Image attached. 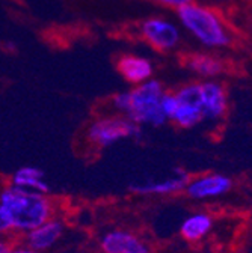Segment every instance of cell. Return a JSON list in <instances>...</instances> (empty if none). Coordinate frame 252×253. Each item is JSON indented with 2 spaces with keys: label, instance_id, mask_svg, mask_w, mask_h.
I'll use <instances>...</instances> for the list:
<instances>
[{
  "label": "cell",
  "instance_id": "obj_1",
  "mask_svg": "<svg viewBox=\"0 0 252 253\" xmlns=\"http://www.w3.org/2000/svg\"><path fill=\"white\" fill-rule=\"evenodd\" d=\"M0 207L8 214L12 231L26 234L54 217V205L47 195L30 192L12 184L0 192Z\"/></svg>",
  "mask_w": 252,
  "mask_h": 253
},
{
  "label": "cell",
  "instance_id": "obj_2",
  "mask_svg": "<svg viewBox=\"0 0 252 253\" xmlns=\"http://www.w3.org/2000/svg\"><path fill=\"white\" fill-rule=\"evenodd\" d=\"M165 89L160 82L150 79L130 90L116 93L112 98V106L116 112L127 116L139 126H159L168 119L162 112V97Z\"/></svg>",
  "mask_w": 252,
  "mask_h": 253
},
{
  "label": "cell",
  "instance_id": "obj_3",
  "mask_svg": "<svg viewBox=\"0 0 252 253\" xmlns=\"http://www.w3.org/2000/svg\"><path fill=\"white\" fill-rule=\"evenodd\" d=\"M178 18L189 34L205 47L219 48L231 42V37L224 21L207 6L191 2L178 9Z\"/></svg>",
  "mask_w": 252,
  "mask_h": 253
},
{
  "label": "cell",
  "instance_id": "obj_4",
  "mask_svg": "<svg viewBox=\"0 0 252 253\" xmlns=\"http://www.w3.org/2000/svg\"><path fill=\"white\" fill-rule=\"evenodd\" d=\"M141 134V126L124 115L103 116L94 121L88 128V140L99 148H109L121 140Z\"/></svg>",
  "mask_w": 252,
  "mask_h": 253
},
{
  "label": "cell",
  "instance_id": "obj_5",
  "mask_svg": "<svg viewBox=\"0 0 252 253\" xmlns=\"http://www.w3.org/2000/svg\"><path fill=\"white\" fill-rule=\"evenodd\" d=\"M177 97V110L172 115L171 121L183 128H191L204 121L202 110V97H201V84L192 83L186 84L175 92Z\"/></svg>",
  "mask_w": 252,
  "mask_h": 253
},
{
  "label": "cell",
  "instance_id": "obj_6",
  "mask_svg": "<svg viewBox=\"0 0 252 253\" xmlns=\"http://www.w3.org/2000/svg\"><path fill=\"white\" fill-rule=\"evenodd\" d=\"M141 35L152 48L159 51L175 48L181 38L178 27L172 21L159 17L147 18L141 24Z\"/></svg>",
  "mask_w": 252,
  "mask_h": 253
},
{
  "label": "cell",
  "instance_id": "obj_7",
  "mask_svg": "<svg viewBox=\"0 0 252 253\" xmlns=\"http://www.w3.org/2000/svg\"><path fill=\"white\" fill-rule=\"evenodd\" d=\"M231 187V178L222 173H205L197 178H189L184 192L191 199L205 201L227 195Z\"/></svg>",
  "mask_w": 252,
  "mask_h": 253
},
{
  "label": "cell",
  "instance_id": "obj_8",
  "mask_svg": "<svg viewBox=\"0 0 252 253\" xmlns=\"http://www.w3.org/2000/svg\"><path fill=\"white\" fill-rule=\"evenodd\" d=\"M64 231L65 226L62 220L51 217L35 229L24 234V246L38 253L47 252L57 244V241L64 235Z\"/></svg>",
  "mask_w": 252,
  "mask_h": 253
},
{
  "label": "cell",
  "instance_id": "obj_9",
  "mask_svg": "<svg viewBox=\"0 0 252 253\" xmlns=\"http://www.w3.org/2000/svg\"><path fill=\"white\" fill-rule=\"evenodd\" d=\"M100 249L103 253H151L142 238L124 229L106 232L100 240Z\"/></svg>",
  "mask_w": 252,
  "mask_h": 253
},
{
  "label": "cell",
  "instance_id": "obj_10",
  "mask_svg": "<svg viewBox=\"0 0 252 253\" xmlns=\"http://www.w3.org/2000/svg\"><path fill=\"white\" fill-rule=\"evenodd\" d=\"M189 176L183 170H175L172 175L160 178V179H150L144 182L133 184L130 190L136 195L144 196H165V195H175L186 188Z\"/></svg>",
  "mask_w": 252,
  "mask_h": 253
},
{
  "label": "cell",
  "instance_id": "obj_11",
  "mask_svg": "<svg viewBox=\"0 0 252 253\" xmlns=\"http://www.w3.org/2000/svg\"><path fill=\"white\" fill-rule=\"evenodd\" d=\"M201 97H202V110L204 119H219L222 118L228 109L227 92L222 84L208 80L201 83Z\"/></svg>",
  "mask_w": 252,
  "mask_h": 253
},
{
  "label": "cell",
  "instance_id": "obj_12",
  "mask_svg": "<svg viewBox=\"0 0 252 253\" xmlns=\"http://www.w3.org/2000/svg\"><path fill=\"white\" fill-rule=\"evenodd\" d=\"M116 67L119 74L135 86L150 80L154 71L150 59L136 54H124L122 57H119Z\"/></svg>",
  "mask_w": 252,
  "mask_h": 253
},
{
  "label": "cell",
  "instance_id": "obj_13",
  "mask_svg": "<svg viewBox=\"0 0 252 253\" xmlns=\"http://www.w3.org/2000/svg\"><path fill=\"white\" fill-rule=\"evenodd\" d=\"M11 184L30 192H37L47 195L50 192V185L46 181V175L40 168L35 166H23L17 169L12 175Z\"/></svg>",
  "mask_w": 252,
  "mask_h": 253
},
{
  "label": "cell",
  "instance_id": "obj_14",
  "mask_svg": "<svg viewBox=\"0 0 252 253\" xmlns=\"http://www.w3.org/2000/svg\"><path fill=\"white\" fill-rule=\"evenodd\" d=\"M213 228V218L207 212H195L189 215L180 226V234L187 241H200Z\"/></svg>",
  "mask_w": 252,
  "mask_h": 253
},
{
  "label": "cell",
  "instance_id": "obj_15",
  "mask_svg": "<svg viewBox=\"0 0 252 253\" xmlns=\"http://www.w3.org/2000/svg\"><path fill=\"white\" fill-rule=\"evenodd\" d=\"M186 65L195 74L201 77H207V79L216 77L224 71L222 60L211 54H202V53H197V54H192L191 57H187Z\"/></svg>",
  "mask_w": 252,
  "mask_h": 253
},
{
  "label": "cell",
  "instance_id": "obj_16",
  "mask_svg": "<svg viewBox=\"0 0 252 253\" xmlns=\"http://www.w3.org/2000/svg\"><path fill=\"white\" fill-rule=\"evenodd\" d=\"M11 232H14L12 231V225H11V220H9L8 214L5 212V210L0 207V237L8 235Z\"/></svg>",
  "mask_w": 252,
  "mask_h": 253
},
{
  "label": "cell",
  "instance_id": "obj_17",
  "mask_svg": "<svg viewBox=\"0 0 252 253\" xmlns=\"http://www.w3.org/2000/svg\"><path fill=\"white\" fill-rule=\"evenodd\" d=\"M155 2H159L165 6H171V8H177L180 9L181 6L187 5V3H191L192 0H155Z\"/></svg>",
  "mask_w": 252,
  "mask_h": 253
},
{
  "label": "cell",
  "instance_id": "obj_18",
  "mask_svg": "<svg viewBox=\"0 0 252 253\" xmlns=\"http://www.w3.org/2000/svg\"><path fill=\"white\" fill-rule=\"evenodd\" d=\"M5 253H38V252H35V250H32V249L26 247L24 244H21V246H14V247L9 246V249H8Z\"/></svg>",
  "mask_w": 252,
  "mask_h": 253
},
{
  "label": "cell",
  "instance_id": "obj_19",
  "mask_svg": "<svg viewBox=\"0 0 252 253\" xmlns=\"http://www.w3.org/2000/svg\"><path fill=\"white\" fill-rule=\"evenodd\" d=\"M9 249V244L3 240V237H0V253H5Z\"/></svg>",
  "mask_w": 252,
  "mask_h": 253
}]
</instances>
